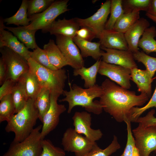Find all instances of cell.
Masks as SVG:
<instances>
[{
	"mask_svg": "<svg viewBox=\"0 0 156 156\" xmlns=\"http://www.w3.org/2000/svg\"><path fill=\"white\" fill-rule=\"evenodd\" d=\"M74 129L78 133L83 135L90 140L96 142L102 137L103 133L100 129L91 127L92 117L87 112H76L72 118Z\"/></svg>",
	"mask_w": 156,
	"mask_h": 156,
	"instance_id": "14",
	"label": "cell"
},
{
	"mask_svg": "<svg viewBox=\"0 0 156 156\" xmlns=\"http://www.w3.org/2000/svg\"><path fill=\"white\" fill-rule=\"evenodd\" d=\"M101 86L103 92L99 101L103 110L118 122L127 119L132 108L142 106L149 98L145 94L137 95L135 91L124 88L108 79Z\"/></svg>",
	"mask_w": 156,
	"mask_h": 156,
	"instance_id": "1",
	"label": "cell"
},
{
	"mask_svg": "<svg viewBox=\"0 0 156 156\" xmlns=\"http://www.w3.org/2000/svg\"><path fill=\"white\" fill-rule=\"evenodd\" d=\"M68 85L69 90H64L63 94L65 97L59 100L60 102L68 103V113H70L73 109L77 106H81L87 112L95 114L102 113L103 109L99 101H93L96 98H100L103 94L101 86L96 84L91 88L84 89L75 83L72 86L69 83Z\"/></svg>",
	"mask_w": 156,
	"mask_h": 156,
	"instance_id": "2",
	"label": "cell"
},
{
	"mask_svg": "<svg viewBox=\"0 0 156 156\" xmlns=\"http://www.w3.org/2000/svg\"><path fill=\"white\" fill-rule=\"evenodd\" d=\"M29 99L35 100L42 87L34 74L29 71L23 76Z\"/></svg>",
	"mask_w": 156,
	"mask_h": 156,
	"instance_id": "31",
	"label": "cell"
},
{
	"mask_svg": "<svg viewBox=\"0 0 156 156\" xmlns=\"http://www.w3.org/2000/svg\"><path fill=\"white\" fill-rule=\"evenodd\" d=\"M155 107L156 108V87L153 94L148 103L141 107H133L130 110L128 119L131 122H135L140 116L147 109Z\"/></svg>",
	"mask_w": 156,
	"mask_h": 156,
	"instance_id": "37",
	"label": "cell"
},
{
	"mask_svg": "<svg viewBox=\"0 0 156 156\" xmlns=\"http://www.w3.org/2000/svg\"><path fill=\"white\" fill-rule=\"evenodd\" d=\"M28 0H23L21 5L16 12L12 16L3 19L7 25L14 24L17 26H27L30 23L27 15Z\"/></svg>",
	"mask_w": 156,
	"mask_h": 156,
	"instance_id": "26",
	"label": "cell"
},
{
	"mask_svg": "<svg viewBox=\"0 0 156 156\" xmlns=\"http://www.w3.org/2000/svg\"><path fill=\"white\" fill-rule=\"evenodd\" d=\"M103 61L107 63L120 66L131 70L137 68L132 53L129 50H121L101 47Z\"/></svg>",
	"mask_w": 156,
	"mask_h": 156,
	"instance_id": "15",
	"label": "cell"
},
{
	"mask_svg": "<svg viewBox=\"0 0 156 156\" xmlns=\"http://www.w3.org/2000/svg\"><path fill=\"white\" fill-rule=\"evenodd\" d=\"M151 0H123L122 5L124 13L147 11Z\"/></svg>",
	"mask_w": 156,
	"mask_h": 156,
	"instance_id": "34",
	"label": "cell"
},
{
	"mask_svg": "<svg viewBox=\"0 0 156 156\" xmlns=\"http://www.w3.org/2000/svg\"><path fill=\"white\" fill-rule=\"evenodd\" d=\"M43 49L46 51L50 63L57 69L69 65L66 59L53 40L50 39L44 44Z\"/></svg>",
	"mask_w": 156,
	"mask_h": 156,
	"instance_id": "23",
	"label": "cell"
},
{
	"mask_svg": "<svg viewBox=\"0 0 156 156\" xmlns=\"http://www.w3.org/2000/svg\"><path fill=\"white\" fill-rule=\"evenodd\" d=\"M0 52L1 54V58L6 68V79H10L15 82H17L29 71V68L27 61L6 47L0 48Z\"/></svg>",
	"mask_w": 156,
	"mask_h": 156,
	"instance_id": "7",
	"label": "cell"
},
{
	"mask_svg": "<svg viewBox=\"0 0 156 156\" xmlns=\"http://www.w3.org/2000/svg\"><path fill=\"white\" fill-rule=\"evenodd\" d=\"M42 128V125H39L22 142L11 143L2 156H40L42 151L40 131Z\"/></svg>",
	"mask_w": 156,
	"mask_h": 156,
	"instance_id": "5",
	"label": "cell"
},
{
	"mask_svg": "<svg viewBox=\"0 0 156 156\" xmlns=\"http://www.w3.org/2000/svg\"><path fill=\"white\" fill-rule=\"evenodd\" d=\"M131 79L137 85L138 91L141 93L146 94L150 98L152 93L151 83L153 79L146 69L137 68L131 70Z\"/></svg>",
	"mask_w": 156,
	"mask_h": 156,
	"instance_id": "20",
	"label": "cell"
},
{
	"mask_svg": "<svg viewBox=\"0 0 156 156\" xmlns=\"http://www.w3.org/2000/svg\"><path fill=\"white\" fill-rule=\"evenodd\" d=\"M16 82L10 79H6L0 88V99L4 96L11 94Z\"/></svg>",
	"mask_w": 156,
	"mask_h": 156,
	"instance_id": "43",
	"label": "cell"
},
{
	"mask_svg": "<svg viewBox=\"0 0 156 156\" xmlns=\"http://www.w3.org/2000/svg\"><path fill=\"white\" fill-rule=\"evenodd\" d=\"M111 0L102 3L99 9L93 15L86 18H75L80 27L85 26L90 29L99 39L104 31L108 16L110 13Z\"/></svg>",
	"mask_w": 156,
	"mask_h": 156,
	"instance_id": "10",
	"label": "cell"
},
{
	"mask_svg": "<svg viewBox=\"0 0 156 156\" xmlns=\"http://www.w3.org/2000/svg\"><path fill=\"white\" fill-rule=\"evenodd\" d=\"M140 18V12L124 13L117 21L113 29L124 34Z\"/></svg>",
	"mask_w": 156,
	"mask_h": 156,
	"instance_id": "28",
	"label": "cell"
},
{
	"mask_svg": "<svg viewBox=\"0 0 156 156\" xmlns=\"http://www.w3.org/2000/svg\"><path fill=\"white\" fill-rule=\"evenodd\" d=\"M96 143L90 141L70 127L68 128L64 133L61 142L64 151L73 152L75 156L86 155Z\"/></svg>",
	"mask_w": 156,
	"mask_h": 156,
	"instance_id": "8",
	"label": "cell"
},
{
	"mask_svg": "<svg viewBox=\"0 0 156 156\" xmlns=\"http://www.w3.org/2000/svg\"><path fill=\"white\" fill-rule=\"evenodd\" d=\"M149 25V21L145 18L142 17L124 33L129 50L133 53L139 51L138 44L140 37Z\"/></svg>",
	"mask_w": 156,
	"mask_h": 156,
	"instance_id": "18",
	"label": "cell"
},
{
	"mask_svg": "<svg viewBox=\"0 0 156 156\" xmlns=\"http://www.w3.org/2000/svg\"><path fill=\"white\" fill-rule=\"evenodd\" d=\"M98 73L105 76L121 87L129 89L131 86V70L122 66L101 62Z\"/></svg>",
	"mask_w": 156,
	"mask_h": 156,
	"instance_id": "12",
	"label": "cell"
},
{
	"mask_svg": "<svg viewBox=\"0 0 156 156\" xmlns=\"http://www.w3.org/2000/svg\"><path fill=\"white\" fill-rule=\"evenodd\" d=\"M7 69L1 57L0 58V84L1 85L6 79Z\"/></svg>",
	"mask_w": 156,
	"mask_h": 156,
	"instance_id": "44",
	"label": "cell"
},
{
	"mask_svg": "<svg viewBox=\"0 0 156 156\" xmlns=\"http://www.w3.org/2000/svg\"><path fill=\"white\" fill-rule=\"evenodd\" d=\"M56 44L70 66L74 69L84 66V62L73 38L62 35L55 36Z\"/></svg>",
	"mask_w": 156,
	"mask_h": 156,
	"instance_id": "11",
	"label": "cell"
},
{
	"mask_svg": "<svg viewBox=\"0 0 156 156\" xmlns=\"http://www.w3.org/2000/svg\"><path fill=\"white\" fill-rule=\"evenodd\" d=\"M11 94L16 114L24 107L29 99L23 76L16 82Z\"/></svg>",
	"mask_w": 156,
	"mask_h": 156,
	"instance_id": "25",
	"label": "cell"
},
{
	"mask_svg": "<svg viewBox=\"0 0 156 156\" xmlns=\"http://www.w3.org/2000/svg\"></svg>",
	"mask_w": 156,
	"mask_h": 156,
	"instance_id": "49",
	"label": "cell"
},
{
	"mask_svg": "<svg viewBox=\"0 0 156 156\" xmlns=\"http://www.w3.org/2000/svg\"><path fill=\"white\" fill-rule=\"evenodd\" d=\"M139 156H149L156 150V125L144 127L140 123L132 130Z\"/></svg>",
	"mask_w": 156,
	"mask_h": 156,
	"instance_id": "9",
	"label": "cell"
},
{
	"mask_svg": "<svg viewBox=\"0 0 156 156\" xmlns=\"http://www.w3.org/2000/svg\"><path fill=\"white\" fill-rule=\"evenodd\" d=\"M42 151L40 156H65L64 150L55 146L49 139L42 140Z\"/></svg>",
	"mask_w": 156,
	"mask_h": 156,
	"instance_id": "39",
	"label": "cell"
},
{
	"mask_svg": "<svg viewBox=\"0 0 156 156\" xmlns=\"http://www.w3.org/2000/svg\"><path fill=\"white\" fill-rule=\"evenodd\" d=\"M27 62L29 71L35 75L42 88L48 90L52 95L59 97L63 94L67 78L65 69L51 70L40 65L31 58Z\"/></svg>",
	"mask_w": 156,
	"mask_h": 156,
	"instance_id": "4",
	"label": "cell"
},
{
	"mask_svg": "<svg viewBox=\"0 0 156 156\" xmlns=\"http://www.w3.org/2000/svg\"><path fill=\"white\" fill-rule=\"evenodd\" d=\"M50 95L48 90L42 88L40 93L34 100L35 105L38 111L39 119L41 122L50 106Z\"/></svg>",
	"mask_w": 156,
	"mask_h": 156,
	"instance_id": "29",
	"label": "cell"
},
{
	"mask_svg": "<svg viewBox=\"0 0 156 156\" xmlns=\"http://www.w3.org/2000/svg\"><path fill=\"white\" fill-rule=\"evenodd\" d=\"M101 60H99L92 65L88 68L84 66L81 68L74 69L73 75H80L84 81V86L85 88H91L96 85V78Z\"/></svg>",
	"mask_w": 156,
	"mask_h": 156,
	"instance_id": "24",
	"label": "cell"
},
{
	"mask_svg": "<svg viewBox=\"0 0 156 156\" xmlns=\"http://www.w3.org/2000/svg\"><path fill=\"white\" fill-rule=\"evenodd\" d=\"M101 47L121 50H129L124 34L112 30L105 29L100 36Z\"/></svg>",
	"mask_w": 156,
	"mask_h": 156,
	"instance_id": "19",
	"label": "cell"
},
{
	"mask_svg": "<svg viewBox=\"0 0 156 156\" xmlns=\"http://www.w3.org/2000/svg\"><path fill=\"white\" fill-rule=\"evenodd\" d=\"M38 119V111L35 105L34 100L29 99L24 107L7 122L5 131L13 132L15 134L12 143L20 142L27 138L34 129Z\"/></svg>",
	"mask_w": 156,
	"mask_h": 156,
	"instance_id": "3",
	"label": "cell"
},
{
	"mask_svg": "<svg viewBox=\"0 0 156 156\" xmlns=\"http://www.w3.org/2000/svg\"><path fill=\"white\" fill-rule=\"evenodd\" d=\"M59 96L50 95V105L47 112L44 115L42 123V128L41 131L42 140L58 125L60 121V115L65 112L66 108L64 104L58 103L57 101Z\"/></svg>",
	"mask_w": 156,
	"mask_h": 156,
	"instance_id": "13",
	"label": "cell"
},
{
	"mask_svg": "<svg viewBox=\"0 0 156 156\" xmlns=\"http://www.w3.org/2000/svg\"><path fill=\"white\" fill-rule=\"evenodd\" d=\"M3 20H0V48L8 47L27 61L30 58V51L13 34L5 29Z\"/></svg>",
	"mask_w": 156,
	"mask_h": 156,
	"instance_id": "16",
	"label": "cell"
},
{
	"mask_svg": "<svg viewBox=\"0 0 156 156\" xmlns=\"http://www.w3.org/2000/svg\"><path fill=\"white\" fill-rule=\"evenodd\" d=\"M133 156H139L138 151L135 146L133 150Z\"/></svg>",
	"mask_w": 156,
	"mask_h": 156,
	"instance_id": "47",
	"label": "cell"
},
{
	"mask_svg": "<svg viewBox=\"0 0 156 156\" xmlns=\"http://www.w3.org/2000/svg\"><path fill=\"white\" fill-rule=\"evenodd\" d=\"M120 147L117 136L114 135L111 143L105 149L100 148L96 143L89 152L83 156H109Z\"/></svg>",
	"mask_w": 156,
	"mask_h": 156,
	"instance_id": "32",
	"label": "cell"
},
{
	"mask_svg": "<svg viewBox=\"0 0 156 156\" xmlns=\"http://www.w3.org/2000/svg\"><path fill=\"white\" fill-rule=\"evenodd\" d=\"M75 18L67 19L64 18L55 21L48 27L42 30L43 33L49 32L51 34L62 35L73 38L80 28Z\"/></svg>",
	"mask_w": 156,
	"mask_h": 156,
	"instance_id": "17",
	"label": "cell"
},
{
	"mask_svg": "<svg viewBox=\"0 0 156 156\" xmlns=\"http://www.w3.org/2000/svg\"><path fill=\"white\" fill-rule=\"evenodd\" d=\"M30 58L43 66L52 70H57L50 62L47 54L44 49L38 47L31 52Z\"/></svg>",
	"mask_w": 156,
	"mask_h": 156,
	"instance_id": "38",
	"label": "cell"
},
{
	"mask_svg": "<svg viewBox=\"0 0 156 156\" xmlns=\"http://www.w3.org/2000/svg\"><path fill=\"white\" fill-rule=\"evenodd\" d=\"M146 15L149 18L151 19L154 22L156 23V16H153L148 13L146 12Z\"/></svg>",
	"mask_w": 156,
	"mask_h": 156,
	"instance_id": "46",
	"label": "cell"
},
{
	"mask_svg": "<svg viewBox=\"0 0 156 156\" xmlns=\"http://www.w3.org/2000/svg\"><path fill=\"white\" fill-rule=\"evenodd\" d=\"M0 101V122L4 121L8 122L16 114L11 94L4 96Z\"/></svg>",
	"mask_w": 156,
	"mask_h": 156,
	"instance_id": "30",
	"label": "cell"
},
{
	"mask_svg": "<svg viewBox=\"0 0 156 156\" xmlns=\"http://www.w3.org/2000/svg\"><path fill=\"white\" fill-rule=\"evenodd\" d=\"M54 1V0H28L27 13L28 17L44 11Z\"/></svg>",
	"mask_w": 156,
	"mask_h": 156,
	"instance_id": "36",
	"label": "cell"
},
{
	"mask_svg": "<svg viewBox=\"0 0 156 156\" xmlns=\"http://www.w3.org/2000/svg\"><path fill=\"white\" fill-rule=\"evenodd\" d=\"M68 0L54 1L44 11L32 15L29 17V24L25 27L27 29L42 30L50 26L60 15L69 10L68 9Z\"/></svg>",
	"mask_w": 156,
	"mask_h": 156,
	"instance_id": "6",
	"label": "cell"
},
{
	"mask_svg": "<svg viewBox=\"0 0 156 156\" xmlns=\"http://www.w3.org/2000/svg\"><path fill=\"white\" fill-rule=\"evenodd\" d=\"M127 126V140L126 146L121 155L119 156H133V150L135 147L134 138L131 131V122L127 119L124 121Z\"/></svg>",
	"mask_w": 156,
	"mask_h": 156,
	"instance_id": "40",
	"label": "cell"
},
{
	"mask_svg": "<svg viewBox=\"0 0 156 156\" xmlns=\"http://www.w3.org/2000/svg\"><path fill=\"white\" fill-rule=\"evenodd\" d=\"M156 29L154 26L147 28L144 31L139 42L138 47L147 54L156 52Z\"/></svg>",
	"mask_w": 156,
	"mask_h": 156,
	"instance_id": "27",
	"label": "cell"
},
{
	"mask_svg": "<svg viewBox=\"0 0 156 156\" xmlns=\"http://www.w3.org/2000/svg\"><path fill=\"white\" fill-rule=\"evenodd\" d=\"M76 36L79 38L89 41L96 38L94 33L90 29L85 26L81 27L76 32Z\"/></svg>",
	"mask_w": 156,
	"mask_h": 156,
	"instance_id": "42",
	"label": "cell"
},
{
	"mask_svg": "<svg viewBox=\"0 0 156 156\" xmlns=\"http://www.w3.org/2000/svg\"><path fill=\"white\" fill-rule=\"evenodd\" d=\"M146 12L156 16V0H151L149 8Z\"/></svg>",
	"mask_w": 156,
	"mask_h": 156,
	"instance_id": "45",
	"label": "cell"
},
{
	"mask_svg": "<svg viewBox=\"0 0 156 156\" xmlns=\"http://www.w3.org/2000/svg\"><path fill=\"white\" fill-rule=\"evenodd\" d=\"M73 39L80 49L83 57L90 56L97 61L100 60L102 57V51L100 50L101 44L99 42H92L82 39L76 36Z\"/></svg>",
	"mask_w": 156,
	"mask_h": 156,
	"instance_id": "22",
	"label": "cell"
},
{
	"mask_svg": "<svg viewBox=\"0 0 156 156\" xmlns=\"http://www.w3.org/2000/svg\"><path fill=\"white\" fill-rule=\"evenodd\" d=\"M133 54L135 60L142 63L153 78L156 72V57L150 56L142 51Z\"/></svg>",
	"mask_w": 156,
	"mask_h": 156,
	"instance_id": "35",
	"label": "cell"
},
{
	"mask_svg": "<svg viewBox=\"0 0 156 156\" xmlns=\"http://www.w3.org/2000/svg\"><path fill=\"white\" fill-rule=\"evenodd\" d=\"M155 152V153L156 154V150Z\"/></svg>",
	"mask_w": 156,
	"mask_h": 156,
	"instance_id": "48",
	"label": "cell"
},
{
	"mask_svg": "<svg viewBox=\"0 0 156 156\" xmlns=\"http://www.w3.org/2000/svg\"><path fill=\"white\" fill-rule=\"evenodd\" d=\"M110 15L105 26V29L112 30L117 21L124 14L122 0H111L110 8Z\"/></svg>",
	"mask_w": 156,
	"mask_h": 156,
	"instance_id": "33",
	"label": "cell"
},
{
	"mask_svg": "<svg viewBox=\"0 0 156 156\" xmlns=\"http://www.w3.org/2000/svg\"><path fill=\"white\" fill-rule=\"evenodd\" d=\"M4 28L11 32L28 49L33 50L38 47L35 38L37 30L27 29L23 26L12 27L5 25Z\"/></svg>",
	"mask_w": 156,
	"mask_h": 156,
	"instance_id": "21",
	"label": "cell"
},
{
	"mask_svg": "<svg viewBox=\"0 0 156 156\" xmlns=\"http://www.w3.org/2000/svg\"><path fill=\"white\" fill-rule=\"evenodd\" d=\"M155 110L152 109L144 117H139L135 122L141 123L144 127H148L156 125V117L154 115Z\"/></svg>",
	"mask_w": 156,
	"mask_h": 156,
	"instance_id": "41",
	"label": "cell"
}]
</instances>
